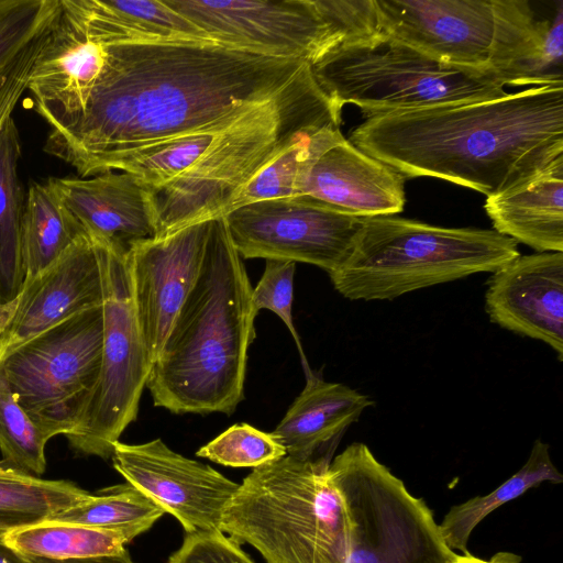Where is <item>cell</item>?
I'll use <instances>...</instances> for the list:
<instances>
[{"label":"cell","mask_w":563,"mask_h":563,"mask_svg":"<svg viewBox=\"0 0 563 563\" xmlns=\"http://www.w3.org/2000/svg\"><path fill=\"white\" fill-rule=\"evenodd\" d=\"M222 132L198 131L148 144L117 158L108 172L131 174L155 191L189 170Z\"/></svg>","instance_id":"4dcf8cb0"},{"label":"cell","mask_w":563,"mask_h":563,"mask_svg":"<svg viewBox=\"0 0 563 563\" xmlns=\"http://www.w3.org/2000/svg\"><path fill=\"white\" fill-rule=\"evenodd\" d=\"M164 510L130 483L113 485L47 520L125 533L131 541L147 531Z\"/></svg>","instance_id":"f546056e"},{"label":"cell","mask_w":563,"mask_h":563,"mask_svg":"<svg viewBox=\"0 0 563 563\" xmlns=\"http://www.w3.org/2000/svg\"><path fill=\"white\" fill-rule=\"evenodd\" d=\"M373 400L341 383L325 382L312 372L306 385L273 430L287 455L299 460L329 457L345 430Z\"/></svg>","instance_id":"7402d4cb"},{"label":"cell","mask_w":563,"mask_h":563,"mask_svg":"<svg viewBox=\"0 0 563 563\" xmlns=\"http://www.w3.org/2000/svg\"><path fill=\"white\" fill-rule=\"evenodd\" d=\"M167 563H254L240 544L220 530L186 533Z\"/></svg>","instance_id":"d590c367"},{"label":"cell","mask_w":563,"mask_h":563,"mask_svg":"<svg viewBox=\"0 0 563 563\" xmlns=\"http://www.w3.org/2000/svg\"><path fill=\"white\" fill-rule=\"evenodd\" d=\"M206 457L230 467H258L287 455L273 433L247 423H236L197 451Z\"/></svg>","instance_id":"836d02e7"},{"label":"cell","mask_w":563,"mask_h":563,"mask_svg":"<svg viewBox=\"0 0 563 563\" xmlns=\"http://www.w3.org/2000/svg\"><path fill=\"white\" fill-rule=\"evenodd\" d=\"M47 183L90 235L125 250L155 238L153 191L135 176L107 172Z\"/></svg>","instance_id":"d6986e66"},{"label":"cell","mask_w":563,"mask_h":563,"mask_svg":"<svg viewBox=\"0 0 563 563\" xmlns=\"http://www.w3.org/2000/svg\"><path fill=\"white\" fill-rule=\"evenodd\" d=\"M102 306L47 329L1 362L13 396L48 438L67 435L82 421L101 367Z\"/></svg>","instance_id":"30bf717a"},{"label":"cell","mask_w":563,"mask_h":563,"mask_svg":"<svg viewBox=\"0 0 563 563\" xmlns=\"http://www.w3.org/2000/svg\"><path fill=\"white\" fill-rule=\"evenodd\" d=\"M210 224L211 220L164 239L139 241L128 252L135 312L151 366L198 278Z\"/></svg>","instance_id":"9a60e30c"},{"label":"cell","mask_w":563,"mask_h":563,"mask_svg":"<svg viewBox=\"0 0 563 563\" xmlns=\"http://www.w3.org/2000/svg\"><path fill=\"white\" fill-rule=\"evenodd\" d=\"M21 140L10 117L0 129V316L19 296L25 279L21 252L24 196L19 176Z\"/></svg>","instance_id":"cb8c5ba5"},{"label":"cell","mask_w":563,"mask_h":563,"mask_svg":"<svg viewBox=\"0 0 563 563\" xmlns=\"http://www.w3.org/2000/svg\"><path fill=\"white\" fill-rule=\"evenodd\" d=\"M0 563H33L30 556L8 545L0 537Z\"/></svg>","instance_id":"ab89813d"},{"label":"cell","mask_w":563,"mask_h":563,"mask_svg":"<svg viewBox=\"0 0 563 563\" xmlns=\"http://www.w3.org/2000/svg\"><path fill=\"white\" fill-rule=\"evenodd\" d=\"M92 238L99 250L103 285L101 367L85 417L66 438L79 454L110 459L114 443L137 417L151 363L134 307L129 250Z\"/></svg>","instance_id":"8fae6325"},{"label":"cell","mask_w":563,"mask_h":563,"mask_svg":"<svg viewBox=\"0 0 563 563\" xmlns=\"http://www.w3.org/2000/svg\"><path fill=\"white\" fill-rule=\"evenodd\" d=\"M33 563H134L126 549L119 553L84 559L51 560L30 556Z\"/></svg>","instance_id":"74e56055"},{"label":"cell","mask_w":563,"mask_h":563,"mask_svg":"<svg viewBox=\"0 0 563 563\" xmlns=\"http://www.w3.org/2000/svg\"><path fill=\"white\" fill-rule=\"evenodd\" d=\"M224 219L242 260L307 263L329 275L351 254L364 221L306 195L247 203Z\"/></svg>","instance_id":"7c38bea8"},{"label":"cell","mask_w":563,"mask_h":563,"mask_svg":"<svg viewBox=\"0 0 563 563\" xmlns=\"http://www.w3.org/2000/svg\"><path fill=\"white\" fill-rule=\"evenodd\" d=\"M562 481V474L551 460L549 444L538 439L522 467L495 490L451 507L439 525L441 536L452 551L470 553L467 543L472 532L490 512L544 482Z\"/></svg>","instance_id":"484cf974"},{"label":"cell","mask_w":563,"mask_h":563,"mask_svg":"<svg viewBox=\"0 0 563 563\" xmlns=\"http://www.w3.org/2000/svg\"><path fill=\"white\" fill-rule=\"evenodd\" d=\"M102 301L98 245L85 232L52 265L25 282L0 316V362L27 340Z\"/></svg>","instance_id":"2e32d148"},{"label":"cell","mask_w":563,"mask_h":563,"mask_svg":"<svg viewBox=\"0 0 563 563\" xmlns=\"http://www.w3.org/2000/svg\"><path fill=\"white\" fill-rule=\"evenodd\" d=\"M91 38L104 46L212 42L165 0H73Z\"/></svg>","instance_id":"603a6c76"},{"label":"cell","mask_w":563,"mask_h":563,"mask_svg":"<svg viewBox=\"0 0 563 563\" xmlns=\"http://www.w3.org/2000/svg\"><path fill=\"white\" fill-rule=\"evenodd\" d=\"M60 0H0V74L44 37Z\"/></svg>","instance_id":"d6a6232c"},{"label":"cell","mask_w":563,"mask_h":563,"mask_svg":"<svg viewBox=\"0 0 563 563\" xmlns=\"http://www.w3.org/2000/svg\"><path fill=\"white\" fill-rule=\"evenodd\" d=\"M295 272L296 263L266 260L264 273L252 289L251 308L254 318L260 310L267 309L282 319L294 338L307 376L311 371L292 319Z\"/></svg>","instance_id":"e575fe53"},{"label":"cell","mask_w":563,"mask_h":563,"mask_svg":"<svg viewBox=\"0 0 563 563\" xmlns=\"http://www.w3.org/2000/svg\"><path fill=\"white\" fill-rule=\"evenodd\" d=\"M492 322L549 345L563 361V252L519 255L492 273L485 292Z\"/></svg>","instance_id":"ac0fdd59"},{"label":"cell","mask_w":563,"mask_h":563,"mask_svg":"<svg viewBox=\"0 0 563 563\" xmlns=\"http://www.w3.org/2000/svg\"><path fill=\"white\" fill-rule=\"evenodd\" d=\"M309 65L333 103L355 104L366 118L507 93L493 73L439 62L388 37L333 48Z\"/></svg>","instance_id":"ba28073f"},{"label":"cell","mask_w":563,"mask_h":563,"mask_svg":"<svg viewBox=\"0 0 563 563\" xmlns=\"http://www.w3.org/2000/svg\"><path fill=\"white\" fill-rule=\"evenodd\" d=\"M484 208L496 232L537 252H563V155L488 196Z\"/></svg>","instance_id":"44dd1931"},{"label":"cell","mask_w":563,"mask_h":563,"mask_svg":"<svg viewBox=\"0 0 563 563\" xmlns=\"http://www.w3.org/2000/svg\"><path fill=\"white\" fill-rule=\"evenodd\" d=\"M252 289L224 217L212 219L198 278L151 366L146 387L156 407L234 412L254 339Z\"/></svg>","instance_id":"3957f363"},{"label":"cell","mask_w":563,"mask_h":563,"mask_svg":"<svg viewBox=\"0 0 563 563\" xmlns=\"http://www.w3.org/2000/svg\"><path fill=\"white\" fill-rule=\"evenodd\" d=\"M85 232L47 181L31 185L21 221L24 283L52 265Z\"/></svg>","instance_id":"d4e9b609"},{"label":"cell","mask_w":563,"mask_h":563,"mask_svg":"<svg viewBox=\"0 0 563 563\" xmlns=\"http://www.w3.org/2000/svg\"><path fill=\"white\" fill-rule=\"evenodd\" d=\"M343 140L340 125L300 135L253 177L235 197L229 212L256 201L300 196L302 181L313 163Z\"/></svg>","instance_id":"83f0119b"},{"label":"cell","mask_w":563,"mask_h":563,"mask_svg":"<svg viewBox=\"0 0 563 563\" xmlns=\"http://www.w3.org/2000/svg\"><path fill=\"white\" fill-rule=\"evenodd\" d=\"M213 42L258 55L309 64L344 46L316 0H165Z\"/></svg>","instance_id":"4fadbf2b"},{"label":"cell","mask_w":563,"mask_h":563,"mask_svg":"<svg viewBox=\"0 0 563 563\" xmlns=\"http://www.w3.org/2000/svg\"><path fill=\"white\" fill-rule=\"evenodd\" d=\"M351 518L349 563H449L432 510L360 442L329 464Z\"/></svg>","instance_id":"9c48e42d"},{"label":"cell","mask_w":563,"mask_h":563,"mask_svg":"<svg viewBox=\"0 0 563 563\" xmlns=\"http://www.w3.org/2000/svg\"><path fill=\"white\" fill-rule=\"evenodd\" d=\"M3 541L27 556L69 560L119 553L131 539L121 531L45 520L14 529Z\"/></svg>","instance_id":"f1b7e54d"},{"label":"cell","mask_w":563,"mask_h":563,"mask_svg":"<svg viewBox=\"0 0 563 563\" xmlns=\"http://www.w3.org/2000/svg\"><path fill=\"white\" fill-rule=\"evenodd\" d=\"M82 114L49 131L44 151L80 177L117 158L198 131H225L282 91L308 63L213 42L111 45Z\"/></svg>","instance_id":"6da1fadb"},{"label":"cell","mask_w":563,"mask_h":563,"mask_svg":"<svg viewBox=\"0 0 563 563\" xmlns=\"http://www.w3.org/2000/svg\"><path fill=\"white\" fill-rule=\"evenodd\" d=\"M47 35L33 44L18 60L0 74V129L11 117L22 95L27 90L34 63Z\"/></svg>","instance_id":"8d00e7d4"},{"label":"cell","mask_w":563,"mask_h":563,"mask_svg":"<svg viewBox=\"0 0 563 563\" xmlns=\"http://www.w3.org/2000/svg\"><path fill=\"white\" fill-rule=\"evenodd\" d=\"M519 255L517 242L495 230L377 216L364 218L351 254L329 277L350 300H391L473 274L494 273Z\"/></svg>","instance_id":"52a82bcc"},{"label":"cell","mask_w":563,"mask_h":563,"mask_svg":"<svg viewBox=\"0 0 563 563\" xmlns=\"http://www.w3.org/2000/svg\"><path fill=\"white\" fill-rule=\"evenodd\" d=\"M341 111L307 63L273 99L220 133L186 173L153 191L155 238L224 217L253 177L300 135L340 125Z\"/></svg>","instance_id":"277c9868"},{"label":"cell","mask_w":563,"mask_h":563,"mask_svg":"<svg viewBox=\"0 0 563 563\" xmlns=\"http://www.w3.org/2000/svg\"><path fill=\"white\" fill-rule=\"evenodd\" d=\"M521 556L511 552H497L489 560L478 559L471 553L455 554L449 563H520Z\"/></svg>","instance_id":"f35d334b"},{"label":"cell","mask_w":563,"mask_h":563,"mask_svg":"<svg viewBox=\"0 0 563 563\" xmlns=\"http://www.w3.org/2000/svg\"><path fill=\"white\" fill-rule=\"evenodd\" d=\"M107 47L90 37L73 0H60L29 79L34 109L49 131L71 125L100 77Z\"/></svg>","instance_id":"e0dca14e"},{"label":"cell","mask_w":563,"mask_h":563,"mask_svg":"<svg viewBox=\"0 0 563 563\" xmlns=\"http://www.w3.org/2000/svg\"><path fill=\"white\" fill-rule=\"evenodd\" d=\"M111 459L125 481L173 515L186 533L220 530L222 514L240 485L173 451L161 439L139 444L118 441Z\"/></svg>","instance_id":"5bb4252c"},{"label":"cell","mask_w":563,"mask_h":563,"mask_svg":"<svg viewBox=\"0 0 563 563\" xmlns=\"http://www.w3.org/2000/svg\"><path fill=\"white\" fill-rule=\"evenodd\" d=\"M330 457L285 455L253 468L219 529L265 563H349L351 518L329 475Z\"/></svg>","instance_id":"5b68a950"},{"label":"cell","mask_w":563,"mask_h":563,"mask_svg":"<svg viewBox=\"0 0 563 563\" xmlns=\"http://www.w3.org/2000/svg\"><path fill=\"white\" fill-rule=\"evenodd\" d=\"M49 439L13 396L0 366V451L11 467L41 476L45 472V445Z\"/></svg>","instance_id":"1f68e13d"},{"label":"cell","mask_w":563,"mask_h":563,"mask_svg":"<svg viewBox=\"0 0 563 563\" xmlns=\"http://www.w3.org/2000/svg\"><path fill=\"white\" fill-rule=\"evenodd\" d=\"M90 495L69 481L43 479L0 461V537L45 521Z\"/></svg>","instance_id":"4316f807"},{"label":"cell","mask_w":563,"mask_h":563,"mask_svg":"<svg viewBox=\"0 0 563 563\" xmlns=\"http://www.w3.org/2000/svg\"><path fill=\"white\" fill-rule=\"evenodd\" d=\"M405 180L393 167L345 139L313 163L300 195L360 218L394 216L405 207Z\"/></svg>","instance_id":"ffe728a7"},{"label":"cell","mask_w":563,"mask_h":563,"mask_svg":"<svg viewBox=\"0 0 563 563\" xmlns=\"http://www.w3.org/2000/svg\"><path fill=\"white\" fill-rule=\"evenodd\" d=\"M382 33L439 62L548 84L543 31L526 0H375Z\"/></svg>","instance_id":"8992f818"},{"label":"cell","mask_w":563,"mask_h":563,"mask_svg":"<svg viewBox=\"0 0 563 563\" xmlns=\"http://www.w3.org/2000/svg\"><path fill=\"white\" fill-rule=\"evenodd\" d=\"M347 140L405 177L440 178L493 196L563 155V82L375 114Z\"/></svg>","instance_id":"7a4b0ae2"}]
</instances>
